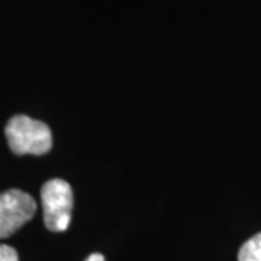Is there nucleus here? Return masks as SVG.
Segmentation results:
<instances>
[{
  "instance_id": "f257e3e1",
  "label": "nucleus",
  "mask_w": 261,
  "mask_h": 261,
  "mask_svg": "<svg viewBox=\"0 0 261 261\" xmlns=\"http://www.w3.org/2000/svg\"><path fill=\"white\" fill-rule=\"evenodd\" d=\"M5 134L9 148L18 155H42L53 147V134L49 126L27 115H16L10 118Z\"/></svg>"
},
{
  "instance_id": "f03ea898",
  "label": "nucleus",
  "mask_w": 261,
  "mask_h": 261,
  "mask_svg": "<svg viewBox=\"0 0 261 261\" xmlns=\"http://www.w3.org/2000/svg\"><path fill=\"white\" fill-rule=\"evenodd\" d=\"M41 199L44 207V222L49 231L63 232L71 221L73 211V190L63 178H53L41 189Z\"/></svg>"
},
{
  "instance_id": "7ed1b4c3",
  "label": "nucleus",
  "mask_w": 261,
  "mask_h": 261,
  "mask_svg": "<svg viewBox=\"0 0 261 261\" xmlns=\"http://www.w3.org/2000/svg\"><path fill=\"white\" fill-rule=\"evenodd\" d=\"M37 212L34 197L19 189L0 193V238H8Z\"/></svg>"
},
{
  "instance_id": "20e7f679",
  "label": "nucleus",
  "mask_w": 261,
  "mask_h": 261,
  "mask_svg": "<svg viewBox=\"0 0 261 261\" xmlns=\"http://www.w3.org/2000/svg\"><path fill=\"white\" fill-rule=\"evenodd\" d=\"M238 261H261V232L243 244L238 252Z\"/></svg>"
},
{
  "instance_id": "39448f33",
  "label": "nucleus",
  "mask_w": 261,
  "mask_h": 261,
  "mask_svg": "<svg viewBox=\"0 0 261 261\" xmlns=\"http://www.w3.org/2000/svg\"><path fill=\"white\" fill-rule=\"evenodd\" d=\"M0 261H19L18 252L9 245L0 244Z\"/></svg>"
},
{
  "instance_id": "423d86ee",
  "label": "nucleus",
  "mask_w": 261,
  "mask_h": 261,
  "mask_svg": "<svg viewBox=\"0 0 261 261\" xmlns=\"http://www.w3.org/2000/svg\"><path fill=\"white\" fill-rule=\"evenodd\" d=\"M86 261H105V257H103L102 254H99V252H94V254H90Z\"/></svg>"
}]
</instances>
